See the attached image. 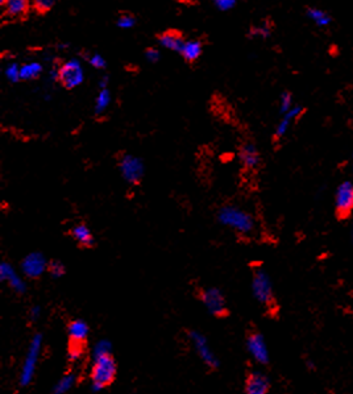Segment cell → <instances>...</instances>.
Masks as SVG:
<instances>
[{
  "label": "cell",
  "instance_id": "cell-14",
  "mask_svg": "<svg viewBox=\"0 0 353 394\" xmlns=\"http://www.w3.org/2000/svg\"><path fill=\"white\" fill-rule=\"evenodd\" d=\"M90 326L83 319H74L67 324V336L71 344L83 346L89 339Z\"/></svg>",
  "mask_w": 353,
  "mask_h": 394
},
{
  "label": "cell",
  "instance_id": "cell-21",
  "mask_svg": "<svg viewBox=\"0 0 353 394\" xmlns=\"http://www.w3.org/2000/svg\"><path fill=\"white\" fill-rule=\"evenodd\" d=\"M42 71H44L42 63L37 62V61H30V62L21 65L20 78H21V81H33L42 74Z\"/></svg>",
  "mask_w": 353,
  "mask_h": 394
},
{
  "label": "cell",
  "instance_id": "cell-33",
  "mask_svg": "<svg viewBox=\"0 0 353 394\" xmlns=\"http://www.w3.org/2000/svg\"><path fill=\"white\" fill-rule=\"evenodd\" d=\"M87 61H89L90 65H91L94 69H97V70H103V69H106V65H107V63H106V60H104L101 54H98V53H95V54H90Z\"/></svg>",
  "mask_w": 353,
  "mask_h": 394
},
{
  "label": "cell",
  "instance_id": "cell-20",
  "mask_svg": "<svg viewBox=\"0 0 353 394\" xmlns=\"http://www.w3.org/2000/svg\"><path fill=\"white\" fill-rule=\"evenodd\" d=\"M202 52H203V44L199 40H187L183 44L179 54L183 57V60L186 62L194 63L195 61L199 60Z\"/></svg>",
  "mask_w": 353,
  "mask_h": 394
},
{
  "label": "cell",
  "instance_id": "cell-8",
  "mask_svg": "<svg viewBox=\"0 0 353 394\" xmlns=\"http://www.w3.org/2000/svg\"><path fill=\"white\" fill-rule=\"evenodd\" d=\"M199 299L210 315L215 316V318H224L228 315L227 301H226L224 294L219 289L216 287L203 289L199 294Z\"/></svg>",
  "mask_w": 353,
  "mask_h": 394
},
{
  "label": "cell",
  "instance_id": "cell-7",
  "mask_svg": "<svg viewBox=\"0 0 353 394\" xmlns=\"http://www.w3.org/2000/svg\"><path fill=\"white\" fill-rule=\"evenodd\" d=\"M120 174L125 182L130 185H137L145 175V164L144 161L133 154H124L119 161Z\"/></svg>",
  "mask_w": 353,
  "mask_h": 394
},
{
  "label": "cell",
  "instance_id": "cell-18",
  "mask_svg": "<svg viewBox=\"0 0 353 394\" xmlns=\"http://www.w3.org/2000/svg\"><path fill=\"white\" fill-rule=\"evenodd\" d=\"M32 7V0H7L4 4V15L9 19H17L26 15Z\"/></svg>",
  "mask_w": 353,
  "mask_h": 394
},
{
  "label": "cell",
  "instance_id": "cell-19",
  "mask_svg": "<svg viewBox=\"0 0 353 394\" xmlns=\"http://www.w3.org/2000/svg\"><path fill=\"white\" fill-rule=\"evenodd\" d=\"M186 40H183V37L179 33L174 32V30H169V32H165V33L160 34L157 37V42L160 46H162L164 49H167V50H171V52H181L183 44H185Z\"/></svg>",
  "mask_w": 353,
  "mask_h": 394
},
{
  "label": "cell",
  "instance_id": "cell-15",
  "mask_svg": "<svg viewBox=\"0 0 353 394\" xmlns=\"http://www.w3.org/2000/svg\"><path fill=\"white\" fill-rule=\"evenodd\" d=\"M238 158H240V162H241L242 166L248 169V170L256 169L260 165L261 161L258 149L252 142H246V144L241 146L240 153H238Z\"/></svg>",
  "mask_w": 353,
  "mask_h": 394
},
{
  "label": "cell",
  "instance_id": "cell-6",
  "mask_svg": "<svg viewBox=\"0 0 353 394\" xmlns=\"http://www.w3.org/2000/svg\"><path fill=\"white\" fill-rule=\"evenodd\" d=\"M58 81L67 90H73L82 85L85 81V71L81 61L70 58L63 62L58 69Z\"/></svg>",
  "mask_w": 353,
  "mask_h": 394
},
{
  "label": "cell",
  "instance_id": "cell-40",
  "mask_svg": "<svg viewBox=\"0 0 353 394\" xmlns=\"http://www.w3.org/2000/svg\"><path fill=\"white\" fill-rule=\"evenodd\" d=\"M352 239H353V234H352Z\"/></svg>",
  "mask_w": 353,
  "mask_h": 394
},
{
  "label": "cell",
  "instance_id": "cell-9",
  "mask_svg": "<svg viewBox=\"0 0 353 394\" xmlns=\"http://www.w3.org/2000/svg\"><path fill=\"white\" fill-rule=\"evenodd\" d=\"M335 212L339 219H348L353 212V183L344 181L335 191Z\"/></svg>",
  "mask_w": 353,
  "mask_h": 394
},
{
  "label": "cell",
  "instance_id": "cell-27",
  "mask_svg": "<svg viewBox=\"0 0 353 394\" xmlns=\"http://www.w3.org/2000/svg\"><path fill=\"white\" fill-rule=\"evenodd\" d=\"M20 67H21V65L16 62L8 63L7 66H5V77H7L9 82L16 83L21 81V78H20Z\"/></svg>",
  "mask_w": 353,
  "mask_h": 394
},
{
  "label": "cell",
  "instance_id": "cell-38",
  "mask_svg": "<svg viewBox=\"0 0 353 394\" xmlns=\"http://www.w3.org/2000/svg\"><path fill=\"white\" fill-rule=\"evenodd\" d=\"M49 79L53 81V82L58 81V69H50V71H49Z\"/></svg>",
  "mask_w": 353,
  "mask_h": 394
},
{
  "label": "cell",
  "instance_id": "cell-25",
  "mask_svg": "<svg viewBox=\"0 0 353 394\" xmlns=\"http://www.w3.org/2000/svg\"><path fill=\"white\" fill-rule=\"evenodd\" d=\"M110 353H112L111 342L107 339H101L91 348V359L103 356V355H110Z\"/></svg>",
  "mask_w": 353,
  "mask_h": 394
},
{
  "label": "cell",
  "instance_id": "cell-16",
  "mask_svg": "<svg viewBox=\"0 0 353 394\" xmlns=\"http://www.w3.org/2000/svg\"><path fill=\"white\" fill-rule=\"evenodd\" d=\"M302 112H303V108L301 106H293L289 111L282 114V119H281V122L275 127L274 137L277 140L282 138L289 132V128L294 123V120H297L301 116Z\"/></svg>",
  "mask_w": 353,
  "mask_h": 394
},
{
  "label": "cell",
  "instance_id": "cell-12",
  "mask_svg": "<svg viewBox=\"0 0 353 394\" xmlns=\"http://www.w3.org/2000/svg\"><path fill=\"white\" fill-rule=\"evenodd\" d=\"M0 279L3 282H7L8 286L16 294L26 293V282L22 279L21 275L16 271V269L7 261L0 263Z\"/></svg>",
  "mask_w": 353,
  "mask_h": 394
},
{
  "label": "cell",
  "instance_id": "cell-31",
  "mask_svg": "<svg viewBox=\"0 0 353 394\" xmlns=\"http://www.w3.org/2000/svg\"><path fill=\"white\" fill-rule=\"evenodd\" d=\"M212 4L220 12H228L234 9L237 4V0H212Z\"/></svg>",
  "mask_w": 353,
  "mask_h": 394
},
{
  "label": "cell",
  "instance_id": "cell-35",
  "mask_svg": "<svg viewBox=\"0 0 353 394\" xmlns=\"http://www.w3.org/2000/svg\"><path fill=\"white\" fill-rule=\"evenodd\" d=\"M161 58V53L158 49L156 48H148L145 50V60L149 63H156L158 62Z\"/></svg>",
  "mask_w": 353,
  "mask_h": 394
},
{
  "label": "cell",
  "instance_id": "cell-4",
  "mask_svg": "<svg viewBox=\"0 0 353 394\" xmlns=\"http://www.w3.org/2000/svg\"><path fill=\"white\" fill-rule=\"evenodd\" d=\"M270 275L264 269H256L252 277V293L258 303L271 306L274 303V290Z\"/></svg>",
  "mask_w": 353,
  "mask_h": 394
},
{
  "label": "cell",
  "instance_id": "cell-32",
  "mask_svg": "<svg viewBox=\"0 0 353 394\" xmlns=\"http://www.w3.org/2000/svg\"><path fill=\"white\" fill-rule=\"evenodd\" d=\"M82 355H83L82 346L71 344L70 348H69V352H67V359H69L70 363H77V361H79V359L82 357Z\"/></svg>",
  "mask_w": 353,
  "mask_h": 394
},
{
  "label": "cell",
  "instance_id": "cell-30",
  "mask_svg": "<svg viewBox=\"0 0 353 394\" xmlns=\"http://www.w3.org/2000/svg\"><path fill=\"white\" fill-rule=\"evenodd\" d=\"M293 107V95L289 91H283L279 97V111L281 114H285Z\"/></svg>",
  "mask_w": 353,
  "mask_h": 394
},
{
  "label": "cell",
  "instance_id": "cell-28",
  "mask_svg": "<svg viewBox=\"0 0 353 394\" xmlns=\"http://www.w3.org/2000/svg\"><path fill=\"white\" fill-rule=\"evenodd\" d=\"M137 24V20L134 17L133 15H129V13H125V15H121L116 21V25L119 26L120 29H132L133 26H136Z\"/></svg>",
  "mask_w": 353,
  "mask_h": 394
},
{
  "label": "cell",
  "instance_id": "cell-37",
  "mask_svg": "<svg viewBox=\"0 0 353 394\" xmlns=\"http://www.w3.org/2000/svg\"><path fill=\"white\" fill-rule=\"evenodd\" d=\"M108 83H110V78H108V75H103V77L99 79L98 85H99V89H106V87H108Z\"/></svg>",
  "mask_w": 353,
  "mask_h": 394
},
{
  "label": "cell",
  "instance_id": "cell-3",
  "mask_svg": "<svg viewBox=\"0 0 353 394\" xmlns=\"http://www.w3.org/2000/svg\"><path fill=\"white\" fill-rule=\"evenodd\" d=\"M42 344H44V338H42L41 334H36L30 340L26 355L24 357V361H22L21 371H20V387H28L34 380L38 361H40V356H41L42 352Z\"/></svg>",
  "mask_w": 353,
  "mask_h": 394
},
{
  "label": "cell",
  "instance_id": "cell-17",
  "mask_svg": "<svg viewBox=\"0 0 353 394\" xmlns=\"http://www.w3.org/2000/svg\"><path fill=\"white\" fill-rule=\"evenodd\" d=\"M70 236L82 248H93L94 244H95L93 231L90 230L89 226L83 223L75 224L74 227L70 230Z\"/></svg>",
  "mask_w": 353,
  "mask_h": 394
},
{
  "label": "cell",
  "instance_id": "cell-2",
  "mask_svg": "<svg viewBox=\"0 0 353 394\" xmlns=\"http://www.w3.org/2000/svg\"><path fill=\"white\" fill-rule=\"evenodd\" d=\"M91 361L93 364L90 369V389L93 392H102L115 381L118 365L112 353L91 359Z\"/></svg>",
  "mask_w": 353,
  "mask_h": 394
},
{
  "label": "cell",
  "instance_id": "cell-23",
  "mask_svg": "<svg viewBox=\"0 0 353 394\" xmlns=\"http://www.w3.org/2000/svg\"><path fill=\"white\" fill-rule=\"evenodd\" d=\"M75 384H77V375H75V373L69 372L66 373V375H63L62 377L54 384L52 392L54 394L67 393V392H70L71 389L75 387Z\"/></svg>",
  "mask_w": 353,
  "mask_h": 394
},
{
  "label": "cell",
  "instance_id": "cell-13",
  "mask_svg": "<svg viewBox=\"0 0 353 394\" xmlns=\"http://www.w3.org/2000/svg\"><path fill=\"white\" fill-rule=\"evenodd\" d=\"M270 391V380L265 373L253 371L245 381V392L248 394H266Z\"/></svg>",
  "mask_w": 353,
  "mask_h": 394
},
{
  "label": "cell",
  "instance_id": "cell-29",
  "mask_svg": "<svg viewBox=\"0 0 353 394\" xmlns=\"http://www.w3.org/2000/svg\"><path fill=\"white\" fill-rule=\"evenodd\" d=\"M57 0H32V7L40 13L49 12L54 5Z\"/></svg>",
  "mask_w": 353,
  "mask_h": 394
},
{
  "label": "cell",
  "instance_id": "cell-22",
  "mask_svg": "<svg viewBox=\"0 0 353 394\" xmlns=\"http://www.w3.org/2000/svg\"><path fill=\"white\" fill-rule=\"evenodd\" d=\"M111 102L112 95L108 87L99 90V93H98L97 98H95V102H94V114H95V116H102L103 114H106Z\"/></svg>",
  "mask_w": 353,
  "mask_h": 394
},
{
  "label": "cell",
  "instance_id": "cell-5",
  "mask_svg": "<svg viewBox=\"0 0 353 394\" xmlns=\"http://www.w3.org/2000/svg\"><path fill=\"white\" fill-rule=\"evenodd\" d=\"M187 338H189V342L191 343V346L195 350L198 357L201 359V361L206 367H208L210 369L219 368V359L215 355V352L211 350V347L208 344V340L205 335L197 331V330H190L187 332Z\"/></svg>",
  "mask_w": 353,
  "mask_h": 394
},
{
  "label": "cell",
  "instance_id": "cell-10",
  "mask_svg": "<svg viewBox=\"0 0 353 394\" xmlns=\"http://www.w3.org/2000/svg\"><path fill=\"white\" fill-rule=\"evenodd\" d=\"M49 261L42 252L34 251V252L28 253L21 260L20 268L21 273L29 279H38L45 274L48 270Z\"/></svg>",
  "mask_w": 353,
  "mask_h": 394
},
{
  "label": "cell",
  "instance_id": "cell-26",
  "mask_svg": "<svg viewBox=\"0 0 353 394\" xmlns=\"http://www.w3.org/2000/svg\"><path fill=\"white\" fill-rule=\"evenodd\" d=\"M48 273L52 275L53 278L58 279L66 274V266H65V265H63V263H61L60 260L49 261Z\"/></svg>",
  "mask_w": 353,
  "mask_h": 394
},
{
  "label": "cell",
  "instance_id": "cell-1",
  "mask_svg": "<svg viewBox=\"0 0 353 394\" xmlns=\"http://www.w3.org/2000/svg\"><path fill=\"white\" fill-rule=\"evenodd\" d=\"M216 219L222 226L242 236L252 235L256 231V219L250 212L242 210L238 206L226 205L220 207L216 212Z\"/></svg>",
  "mask_w": 353,
  "mask_h": 394
},
{
  "label": "cell",
  "instance_id": "cell-11",
  "mask_svg": "<svg viewBox=\"0 0 353 394\" xmlns=\"http://www.w3.org/2000/svg\"><path fill=\"white\" fill-rule=\"evenodd\" d=\"M245 346L246 350H248V353H249V356L256 361L257 364L268 365L270 363L269 348L266 346V340H265L264 335L261 334V332H249V335L246 336Z\"/></svg>",
  "mask_w": 353,
  "mask_h": 394
},
{
  "label": "cell",
  "instance_id": "cell-39",
  "mask_svg": "<svg viewBox=\"0 0 353 394\" xmlns=\"http://www.w3.org/2000/svg\"><path fill=\"white\" fill-rule=\"evenodd\" d=\"M5 3H7V0H0V4H1V5H4Z\"/></svg>",
  "mask_w": 353,
  "mask_h": 394
},
{
  "label": "cell",
  "instance_id": "cell-36",
  "mask_svg": "<svg viewBox=\"0 0 353 394\" xmlns=\"http://www.w3.org/2000/svg\"><path fill=\"white\" fill-rule=\"evenodd\" d=\"M41 315H42V309L40 307V306L36 305V306H32V307H30L29 318L32 322H37V320L41 318Z\"/></svg>",
  "mask_w": 353,
  "mask_h": 394
},
{
  "label": "cell",
  "instance_id": "cell-34",
  "mask_svg": "<svg viewBox=\"0 0 353 394\" xmlns=\"http://www.w3.org/2000/svg\"><path fill=\"white\" fill-rule=\"evenodd\" d=\"M250 36L253 37H261V38H266L270 36V26L268 24H262V25H257L254 26L252 30H250Z\"/></svg>",
  "mask_w": 353,
  "mask_h": 394
},
{
  "label": "cell",
  "instance_id": "cell-24",
  "mask_svg": "<svg viewBox=\"0 0 353 394\" xmlns=\"http://www.w3.org/2000/svg\"><path fill=\"white\" fill-rule=\"evenodd\" d=\"M307 16L318 26H326L331 22V17L328 16V13H326V12L319 9V8H310L309 11H307Z\"/></svg>",
  "mask_w": 353,
  "mask_h": 394
}]
</instances>
